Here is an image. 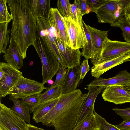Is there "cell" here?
<instances>
[{"instance_id":"277c9868","label":"cell","mask_w":130,"mask_h":130,"mask_svg":"<svg viewBox=\"0 0 130 130\" xmlns=\"http://www.w3.org/2000/svg\"><path fill=\"white\" fill-rule=\"evenodd\" d=\"M130 0H106L95 12L98 22L108 23L111 26H116L124 17L125 7Z\"/></svg>"},{"instance_id":"ffe728a7","label":"cell","mask_w":130,"mask_h":130,"mask_svg":"<svg viewBox=\"0 0 130 130\" xmlns=\"http://www.w3.org/2000/svg\"><path fill=\"white\" fill-rule=\"evenodd\" d=\"M50 0H30L31 9L36 18L48 17L51 8Z\"/></svg>"},{"instance_id":"60d3db41","label":"cell","mask_w":130,"mask_h":130,"mask_svg":"<svg viewBox=\"0 0 130 130\" xmlns=\"http://www.w3.org/2000/svg\"><path fill=\"white\" fill-rule=\"evenodd\" d=\"M125 18L127 22L130 25V17Z\"/></svg>"},{"instance_id":"ac0fdd59","label":"cell","mask_w":130,"mask_h":130,"mask_svg":"<svg viewBox=\"0 0 130 130\" xmlns=\"http://www.w3.org/2000/svg\"><path fill=\"white\" fill-rule=\"evenodd\" d=\"M3 57L7 63L18 70L23 66L24 59L20 53L17 44L11 37L8 48Z\"/></svg>"},{"instance_id":"836d02e7","label":"cell","mask_w":130,"mask_h":130,"mask_svg":"<svg viewBox=\"0 0 130 130\" xmlns=\"http://www.w3.org/2000/svg\"><path fill=\"white\" fill-rule=\"evenodd\" d=\"M106 0H87L90 7L91 12H95L96 10L103 5Z\"/></svg>"},{"instance_id":"7a4b0ae2","label":"cell","mask_w":130,"mask_h":130,"mask_svg":"<svg viewBox=\"0 0 130 130\" xmlns=\"http://www.w3.org/2000/svg\"><path fill=\"white\" fill-rule=\"evenodd\" d=\"M87 95L79 89L61 94L41 122L44 125L55 127L56 130H72L77 125Z\"/></svg>"},{"instance_id":"7402d4cb","label":"cell","mask_w":130,"mask_h":130,"mask_svg":"<svg viewBox=\"0 0 130 130\" xmlns=\"http://www.w3.org/2000/svg\"><path fill=\"white\" fill-rule=\"evenodd\" d=\"M59 97L40 105L33 112L32 119L36 123L41 122L42 119L52 109L58 101Z\"/></svg>"},{"instance_id":"8fae6325","label":"cell","mask_w":130,"mask_h":130,"mask_svg":"<svg viewBox=\"0 0 130 130\" xmlns=\"http://www.w3.org/2000/svg\"><path fill=\"white\" fill-rule=\"evenodd\" d=\"M56 44L59 51L67 66L72 68L80 65L82 53L79 49L73 50L66 45L57 36H56Z\"/></svg>"},{"instance_id":"30bf717a","label":"cell","mask_w":130,"mask_h":130,"mask_svg":"<svg viewBox=\"0 0 130 130\" xmlns=\"http://www.w3.org/2000/svg\"><path fill=\"white\" fill-rule=\"evenodd\" d=\"M102 96L105 101L117 105L130 102V95L121 85L107 87L103 91Z\"/></svg>"},{"instance_id":"484cf974","label":"cell","mask_w":130,"mask_h":130,"mask_svg":"<svg viewBox=\"0 0 130 130\" xmlns=\"http://www.w3.org/2000/svg\"><path fill=\"white\" fill-rule=\"evenodd\" d=\"M70 17L77 25L81 26L82 15L79 5V0H75L71 5Z\"/></svg>"},{"instance_id":"7c38bea8","label":"cell","mask_w":130,"mask_h":130,"mask_svg":"<svg viewBox=\"0 0 130 130\" xmlns=\"http://www.w3.org/2000/svg\"><path fill=\"white\" fill-rule=\"evenodd\" d=\"M87 86L86 88L88 90V92L83 104L77 124L94 113L96 99L105 88L100 86Z\"/></svg>"},{"instance_id":"cb8c5ba5","label":"cell","mask_w":130,"mask_h":130,"mask_svg":"<svg viewBox=\"0 0 130 130\" xmlns=\"http://www.w3.org/2000/svg\"><path fill=\"white\" fill-rule=\"evenodd\" d=\"M8 22L0 23V54H5L9 43V33L10 30L8 29Z\"/></svg>"},{"instance_id":"4dcf8cb0","label":"cell","mask_w":130,"mask_h":130,"mask_svg":"<svg viewBox=\"0 0 130 130\" xmlns=\"http://www.w3.org/2000/svg\"><path fill=\"white\" fill-rule=\"evenodd\" d=\"M116 26L122 31V35L126 42L130 43V25L127 22L125 17L119 22Z\"/></svg>"},{"instance_id":"74e56055","label":"cell","mask_w":130,"mask_h":130,"mask_svg":"<svg viewBox=\"0 0 130 130\" xmlns=\"http://www.w3.org/2000/svg\"><path fill=\"white\" fill-rule=\"evenodd\" d=\"M124 15L125 17H130V0L125 7Z\"/></svg>"},{"instance_id":"d590c367","label":"cell","mask_w":130,"mask_h":130,"mask_svg":"<svg viewBox=\"0 0 130 130\" xmlns=\"http://www.w3.org/2000/svg\"><path fill=\"white\" fill-rule=\"evenodd\" d=\"M81 73L80 78L83 79L88 72L90 70V67L88 60L84 59L80 65Z\"/></svg>"},{"instance_id":"2e32d148","label":"cell","mask_w":130,"mask_h":130,"mask_svg":"<svg viewBox=\"0 0 130 130\" xmlns=\"http://www.w3.org/2000/svg\"><path fill=\"white\" fill-rule=\"evenodd\" d=\"M87 27L90 34L94 46L95 54L94 59L91 61L93 66L99 59L101 53L103 44L108 38L109 30H101L92 27L89 25Z\"/></svg>"},{"instance_id":"d4e9b609","label":"cell","mask_w":130,"mask_h":130,"mask_svg":"<svg viewBox=\"0 0 130 130\" xmlns=\"http://www.w3.org/2000/svg\"><path fill=\"white\" fill-rule=\"evenodd\" d=\"M96 129H98V127L93 113L78 123L72 130H94Z\"/></svg>"},{"instance_id":"8d00e7d4","label":"cell","mask_w":130,"mask_h":130,"mask_svg":"<svg viewBox=\"0 0 130 130\" xmlns=\"http://www.w3.org/2000/svg\"><path fill=\"white\" fill-rule=\"evenodd\" d=\"M114 125L121 130H130V119L123 121L120 124Z\"/></svg>"},{"instance_id":"f35d334b","label":"cell","mask_w":130,"mask_h":130,"mask_svg":"<svg viewBox=\"0 0 130 130\" xmlns=\"http://www.w3.org/2000/svg\"><path fill=\"white\" fill-rule=\"evenodd\" d=\"M27 127L28 130H45L42 128L38 127L30 124H27Z\"/></svg>"},{"instance_id":"9a60e30c","label":"cell","mask_w":130,"mask_h":130,"mask_svg":"<svg viewBox=\"0 0 130 130\" xmlns=\"http://www.w3.org/2000/svg\"><path fill=\"white\" fill-rule=\"evenodd\" d=\"M130 82V73L124 70L119 72L111 78H96L87 86H100L105 88L107 87L116 85H122Z\"/></svg>"},{"instance_id":"7bdbcfd3","label":"cell","mask_w":130,"mask_h":130,"mask_svg":"<svg viewBox=\"0 0 130 130\" xmlns=\"http://www.w3.org/2000/svg\"><path fill=\"white\" fill-rule=\"evenodd\" d=\"M94 130H99L98 129H94Z\"/></svg>"},{"instance_id":"1f68e13d","label":"cell","mask_w":130,"mask_h":130,"mask_svg":"<svg viewBox=\"0 0 130 130\" xmlns=\"http://www.w3.org/2000/svg\"><path fill=\"white\" fill-rule=\"evenodd\" d=\"M68 68L60 64L57 72L56 80L50 87L56 86H62L64 82L67 71Z\"/></svg>"},{"instance_id":"ab89813d","label":"cell","mask_w":130,"mask_h":130,"mask_svg":"<svg viewBox=\"0 0 130 130\" xmlns=\"http://www.w3.org/2000/svg\"><path fill=\"white\" fill-rule=\"evenodd\" d=\"M121 86L130 95V82Z\"/></svg>"},{"instance_id":"6da1fadb","label":"cell","mask_w":130,"mask_h":130,"mask_svg":"<svg viewBox=\"0 0 130 130\" xmlns=\"http://www.w3.org/2000/svg\"><path fill=\"white\" fill-rule=\"evenodd\" d=\"M12 17L11 37L23 59L29 47L35 42L37 30L36 18L31 9L30 0H7Z\"/></svg>"},{"instance_id":"e0dca14e","label":"cell","mask_w":130,"mask_h":130,"mask_svg":"<svg viewBox=\"0 0 130 130\" xmlns=\"http://www.w3.org/2000/svg\"><path fill=\"white\" fill-rule=\"evenodd\" d=\"M80 65L72 68H68L66 78L61 87L62 94L68 93L76 89L81 79Z\"/></svg>"},{"instance_id":"9c48e42d","label":"cell","mask_w":130,"mask_h":130,"mask_svg":"<svg viewBox=\"0 0 130 130\" xmlns=\"http://www.w3.org/2000/svg\"><path fill=\"white\" fill-rule=\"evenodd\" d=\"M63 20L68 36L70 47L73 50L83 48L84 36L82 27L77 25L71 17L63 18Z\"/></svg>"},{"instance_id":"d6a6232c","label":"cell","mask_w":130,"mask_h":130,"mask_svg":"<svg viewBox=\"0 0 130 130\" xmlns=\"http://www.w3.org/2000/svg\"><path fill=\"white\" fill-rule=\"evenodd\" d=\"M112 110L123 119V121L130 119V107L125 108L115 107L113 108Z\"/></svg>"},{"instance_id":"603a6c76","label":"cell","mask_w":130,"mask_h":130,"mask_svg":"<svg viewBox=\"0 0 130 130\" xmlns=\"http://www.w3.org/2000/svg\"><path fill=\"white\" fill-rule=\"evenodd\" d=\"M61 87L60 86H56L52 87H49L47 88L44 92L39 94V105L49 101L59 98L62 94Z\"/></svg>"},{"instance_id":"4316f807","label":"cell","mask_w":130,"mask_h":130,"mask_svg":"<svg viewBox=\"0 0 130 130\" xmlns=\"http://www.w3.org/2000/svg\"><path fill=\"white\" fill-rule=\"evenodd\" d=\"M39 94L32 95L21 99V101L29 108L31 112H34L39 105Z\"/></svg>"},{"instance_id":"ba28073f","label":"cell","mask_w":130,"mask_h":130,"mask_svg":"<svg viewBox=\"0 0 130 130\" xmlns=\"http://www.w3.org/2000/svg\"><path fill=\"white\" fill-rule=\"evenodd\" d=\"M25 121L5 105L0 103V128L4 130H28Z\"/></svg>"},{"instance_id":"5bb4252c","label":"cell","mask_w":130,"mask_h":130,"mask_svg":"<svg viewBox=\"0 0 130 130\" xmlns=\"http://www.w3.org/2000/svg\"><path fill=\"white\" fill-rule=\"evenodd\" d=\"M130 60L129 53L105 61L94 65L91 69V74L92 76L99 78L102 75L111 68Z\"/></svg>"},{"instance_id":"4fadbf2b","label":"cell","mask_w":130,"mask_h":130,"mask_svg":"<svg viewBox=\"0 0 130 130\" xmlns=\"http://www.w3.org/2000/svg\"><path fill=\"white\" fill-rule=\"evenodd\" d=\"M48 18L52 26L55 28L58 36L66 45L70 47V41L63 20V17L58 9L51 8Z\"/></svg>"},{"instance_id":"52a82bcc","label":"cell","mask_w":130,"mask_h":130,"mask_svg":"<svg viewBox=\"0 0 130 130\" xmlns=\"http://www.w3.org/2000/svg\"><path fill=\"white\" fill-rule=\"evenodd\" d=\"M0 68L4 71V75L0 78V95L1 97L4 98L9 95L23 73L11 65L4 62H0Z\"/></svg>"},{"instance_id":"8992f818","label":"cell","mask_w":130,"mask_h":130,"mask_svg":"<svg viewBox=\"0 0 130 130\" xmlns=\"http://www.w3.org/2000/svg\"><path fill=\"white\" fill-rule=\"evenodd\" d=\"M129 53H130V43L112 40L107 38L103 44L100 58L95 65L105 61Z\"/></svg>"},{"instance_id":"5b68a950","label":"cell","mask_w":130,"mask_h":130,"mask_svg":"<svg viewBox=\"0 0 130 130\" xmlns=\"http://www.w3.org/2000/svg\"><path fill=\"white\" fill-rule=\"evenodd\" d=\"M46 88L42 83L22 76L10 90L9 95V97L22 99L32 95L40 94Z\"/></svg>"},{"instance_id":"d6986e66","label":"cell","mask_w":130,"mask_h":130,"mask_svg":"<svg viewBox=\"0 0 130 130\" xmlns=\"http://www.w3.org/2000/svg\"><path fill=\"white\" fill-rule=\"evenodd\" d=\"M81 27L83 32L84 45L82 52V55L86 59H91V61L94 58L95 52L91 38L86 24L82 20Z\"/></svg>"},{"instance_id":"b9f144b4","label":"cell","mask_w":130,"mask_h":130,"mask_svg":"<svg viewBox=\"0 0 130 130\" xmlns=\"http://www.w3.org/2000/svg\"><path fill=\"white\" fill-rule=\"evenodd\" d=\"M0 130H4L2 129V128H0Z\"/></svg>"},{"instance_id":"83f0119b","label":"cell","mask_w":130,"mask_h":130,"mask_svg":"<svg viewBox=\"0 0 130 130\" xmlns=\"http://www.w3.org/2000/svg\"><path fill=\"white\" fill-rule=\"evenodd\" d=\"M94 113L96 120L99 130H121L114 125L107 122L105 118L98 114L94 110Z\"/></svg>"},{"instance_id":"e575fe53","label":"cell","mask_w":130,"mask_h":130,"mask_svg":"<svg viewBox=\"0 0 130 130\" xmlns=\"http://www.w3.org/2000/svg\"><path fill=\"white\" fill-rule=\"evenodd\" d=\"M79 5L83 16L91 12V8L87 3V0H79Z\"/></svg>"},{"instance_id":"3957f363","label":"cell","mask_w":130,"mask_h":130,"mask_svg":"<svg viewBox=\"0 0 130 130\" xmlns=\"http://www.w3.org/2000/svg\"><path fill=\"white\" fill-rule=\"evenodd\" d=\"M32 45L41 60L44 85L51 80L57 72L60 63L45 42L40 37L37 29L35 40Z\"/></svg>"},{"instance_id":"f1b7e54d","label":"cell","mask_w":130,"mask_h":130,"mask_svg":"<svg viewBox=\"0 0 130 130\" xmlns=\"http://www.w3.org/2000/svg\"><path fill=\"white\" fill-rule=\"evenodd\" d=\"M71 4L68 0H58L57 2L58 10L63 18H68L71 16Z\"/></svg>"},{"instance_id":"f546056e","label":"cell","mask_w":130,"mask_h":130,"mask_svg":"<svg viewBox=\"0 0 130 130\" xmlns=\"http://www.w3.org/2000/svg\"><path fill=\"white\" fill-rule=\"evenodd\" d=\"M7 0H0V23L8 22L12 20L11 15L8 12Z\"/></svg>"},{"instance_id":"44dd1931","label":"cell","mask_w":130,"mask_h":130,"mask_svg":"<svg viewBox=\"0 0 130 130\" xmlns=\"http://www.w3.org/2000/svg\"><path fill=\"white\" fill-rule=\"evenodd\" d=\"M9 99L13 103V105L11 109L13 112L28 124H30V111L28 107L19 99L10 97Z\"/></svg>"}]
</instances>
